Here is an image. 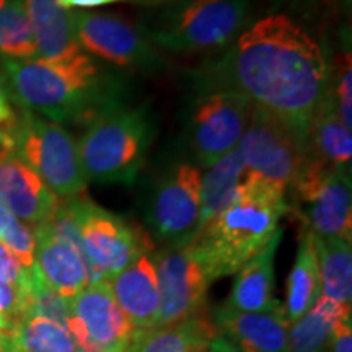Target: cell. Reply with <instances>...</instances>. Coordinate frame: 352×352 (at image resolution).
<instances>
[{
	"label": "cell",
	"mask_w": 352,
	"mask_h": 352,
	"mask_svg": "<svg viewBox=\"0 0 352 352\" xmlns=\"http://www.w3.org/2000/svg\"><path fill=\"white\" fill-rule=\"evenodd\" d=\"M253 104L228 90H208L197 100L189 120V145L202 168L232 152L252 116Z\"/></svg>",
	"instance_id": "12"
},
{
	"label": "cell",
	"mask_w": 352,
	"mask_h": 352,
	"mask_svg": "<svg viewBox=\"0 0 352 352\" xmlns=\"http://www.w3.org/2000/svg\"><path fill=\"white\" fill-rule=\"evenodd\" d=\"M283 230H277L261 253L236 272L230 296L223 305L236 311H266L280 305L274 298V258Z\"/></svg>",
	"instance_id": "20"
},
{
	"label": "cell",
	"mask_w": 352,
	"mask_h": 352,
	"mask_svg": "<svg viewBox=\"0 0 352 352\" xmlns=\"http://www.w3.org/2000/svg\"><path fill=\"white\" fill-rule=\"evenodd\" d=\"M0 147L21 158L57 199H70L85 191L88 182L78 144L64 126L20 109L2 131Z\"/></svg>",
	"instance_id": "5"
},
{
	"label": "cell",
	"mask_w": 352,
	"mask_h": 352,
	"mask_svg": "<svg viewBox=\"0 0 352 352\" xmlns=\"http://www.w3.org/2000/svg\"><path fill=\"white\" fill-rule=\"evenodd\" d=\"M209 315L217 334L240 351L289 352V321L283 305L250 314L220 305Z\"/></svg>",
	"instance_id": "15"
},
{
	"label": "cell",
	"mask_w": 352,
	"mask_h": 352,
	"mask_svg": "<svg viewBox=\"0 0 352 352\" xmlns=\"http://www.w3.org/2000/svg\"><path fill=\"white\" fill-rule=\"evenodd\" d=\"M311 235V233H310ZM318 264L321 296L351 305L352 303V248L351 240L340 236L311 235Z\"/></svg>",
	"instance_id": "23"
},
{
	"label": "cell",
	"mask_w": 352,
	"mask_h": 352,
	"mask_svg": "<svg viewBox=\"0 0 352 352\" xmlns=\"http://www.w3.org/2000/svg\"><path fill=\"white\" fill-rule=\"evenodd\" d=\"M215 327L209 311L191 318L151 329H138L126 352H188L202 338H212Z\"/></svg>",
	"instance_id": "26"
},
{
	"label": "cell",
	"mask_w": 352,
	"mask_h": 352,
	"mask_svg": "<svg viewBox=\"0 0 352 352\" xmlns=\"http://www.w3.org/2000/svg\"><path fill=\"white\" fill-rule=\"evenodd\" d=\"M72 315L103 352H126L138 329L114 300L108 280H94L70 300Z\"/></svg>",
	"instance_id": "14"
},
{
	"label": "cell",
	"mask_w": 352,
	"mask_h": 352,
	"mask_svg": "<svg viewBox=\"0 0 352 352\" xmlns=\"http://www.w3.org/2000/svg\"><path fill=\"white\" fill-rule=\"evenodd\" d=\"M8 2H10V0H0V8H3V7H6Z\"/></svg>",
	"instance_id": "41"
},
{
	"label": "cell",
	"mask_w": 352,
	"mask_h": 352,
	"mask_svg": "<svg viewBox=\"0 0 352 352\" xmlns=\"http://www.w3.org/2000/svg\"><path fill=\"white\" fill-rule=\"evenodd\" d=\"M152 144V124L144 109L113 108L87 126L78 152L87 182L131 184Z\"/></svg>",
	"instance_id": "4"
},
{
	"label": "cell",
	"mask_w": 352,
	"mask_h": 352,
	"mask_svg": "<svg viewBox=\"0 0 352 352\" xmlns=\"http://www.w3.org/2000/svg\"><path fill=\"white\" fill-rule=\"evenodd\" d=\"M34 263L39 272L52 289L72 300L90 284V266L72 245L52 235L44 223L34 228Z\"/></svg>",
	"instance_id": "18"
},
{
	"label": "cell",
	"mask_w": 352,
	"mask_h": 352,
	"mask_svg": "<svg viewBox=\"0 0 352 352\" xmlns=\"http://www.w3.org/2000/svg\"><path fill=\"white\" fill-rule=\"evenodd\" d=\"M327 352H352V320H342L336 327Z\"/></svg>",
	"instance_id": "35"
},
{
	"label": "cell",
	"mask_w": 352,
	"mask_h": 352,
	"mask_svg": "<svg viewBox=\"0 0 352 352\" xmlns=\"http://www.w3.org/2000/svg\"><path fill=\"white\" fill-rule=\"evenodd\" d=\"M77 226L94 280H108L135 258L152 253L147 232L132 226L121 215L100 208L85 195L72 197Z\"/></svg>",
	"instance_id": "8"
},
{
	"label": "cell",
	"mask_w": 352,
	"mask_h": 352,
	"mask_svg": "<svg viewBox=\"0 0 352 352\" xmlns=\"http://www.w3.org/2000/svg\"><path fill=\"white\" fill-rule=\"evenodd\" d=\"M208 352H243L239 347L233 346L230 341H227L226 338H222L220 334H215L212 340L208 344Z\"/></svg>",
	"instance_id": "37"
},
{
	"label": "cell",
	"mask_w": 352,
	"mask_h": 352,
	"mask_svg": "<svg viewBox=\"0 0 352 352\" xmlns=\"http://www.w3.org/2000/svg\"><path fill=\"white\" fill-rule=\"evenodd\" d=\"M307 157L333 166H351L352 135L338 116L333 96L324 94L307 129Z\"/></svg>",
	"instance_id": "21"
},
{
	"label": "cell",
	"mask_w": 352,
	"mask_h": 352,
	"mask_svg": "<svg viewBox=\"0 0 352 352\" xmlns=\"http://www.w3.org/2000/svg\"><path fill=\"white\" fill-rule=\"evenodd\" d=\"M285 201L284 191L245 178L232 204L209 220L188 245L210 284L236 274L266 248L287 212Z\"/></svg>",
	"instance_id": "3"
},
{
	"label": "cell",
	"mask_w": 352,
	"mask_h": 352,
	"mask_svg": "<svg viewBox=\"0 0 352 352\" xmlns=\"http://www.w3.org/2000/svg\"><path fill=\"white\" fill-rule=\"evenodd\" d=\"M201 171L176 165L155 184L145 208V222L165 246H188L201 230Z\"/></svg>",
	"instance_id": "10"
},
{
	"label": "cell",
	"mask_w": 352,
	"mask_h": 352,
	"mask_svg": "<svg viewBox=\"0 0 352 352\" xmlns=\"http://www.w3.org/2000/svg\"><path fill=\"white\" fill-rule=\"evenodd\" d=\"M0 88L20 109L60 126H88L124 104L118 78L87 52L65 63L0 57Z\"/></svg>",
	"instance_id": "2"
},
{
	"label": "cell",
	"mask_w": 352,
	"mask_h": 352,
	"mask_svg": "<svg viewBox=\"0 0 352 352\" xmlns=\"http://www.w3.org/2000/svg\"><path fill=\"white\" fill-rule=\"evenodd\" d=\"M57 6L64 10H87V8H96L111 6V3H142V6H165L170 0H56Z\"/></svg>",
	"instance_id": "34"
},
{
	"label": "cell",
	"mask_w": 352,
	"mask_h": 352,
	"mask_svg": "<svg viewBox=\"0 0 352 352\" xmlns=\"http://www.w3.org/2000/svg\"><path fill=\"white\" fill-rule=\"evenodd\" d=\"M246 178L239 145L201 178V228L232 204Z\"/></svg>",
	"instance_id": "24"
},
{
	"label": "cell",
	"mask_w": 352,
	"mask_h": 352,
	"mask_svg": "<svg viewBox=\"0 0 352 352\" xmlns=\"http://www.w3.org/2000/svg\"><path fill=\"white\" fill-rule=\"evenodd\" d=\"M57 197L43 179L10 148L0 147V204L28 223L44 222L57 206Z\"/></svg>",
	"instance_id": "16"
},
{
	"label": "cell",
	"mask_w": 352,
	"mask_h": 352,
	"mask_svg": "<svg viewBox=\"0 0 352 352\" xmlns=\"http://www.w3.org/2000/svg\"><path fill=\"white\" fill-rule=\"evenodd\" d=\"M214 336H215V334H214ZM210 340H212V338H202V340L196 341L195 344L189 347L188 352H208V344H209Z\"/></svg>",
	"instance_id": "38"
},
{
	"label": "cell",
	"mask_w": 352,
	"mask_h": 352,
	"mask_svg": "<svg viewBox=\"0 0 352 352\" xmlns=\"http://www.w3.org/2000/svg\"><path fill=\"white\" fill-rule=\"evenodd\" d=\"M12 329H13V324H10V323H8V321H6V320L0 318V331L12 333Z\"/></svg>",
	"instance_id": "40"
},
{
	"label": "cell",
	"mask_w": 352,
	"mask_h": 352,
	"mask_svg": "<svg viewBox=\"0 0 352 352\" xmlns=\"http://www.w3.org/2000/svg\"><path fill=\"white\" fill-rule=\"evenodd\" d=\"M70 315H72V307L70 300L60 296L47 284L38 266L30 271V287L23 298V318L26 316H39L67 329V323ZM21 318V320H23Z\"/></svg>",
	"instance_id": "29"
},
{
	"label": "cell",
	"mask_w": 352,
	"mask_h": 352,
	"mask_svg": "<svg viewBox=\"0 0 352 352\" xmlns=\"http://www.w3.org/2000/svg\"><path fill=\"white\" fill-rule=\"evenodd\" d=\"M206 77L208 90L235 91L307 139L329 70L310 34L289 16L270 15L243 30Z\"/></svg>",
	"instance_id": "1"
},
{
	"label": "cell",
	"mask_w": 352,
	"mask_h": 352,
	"mask_svg": "<svg viewBox=\"0 0 352 352\" xmlns=\"http://www.w3.org/2000/svg\"><path fill=\"white\" fill-rule=\"evenodd\" d=\"M74 32L82 51L122 69L153 70L164 57L145 30L118 15L87 10L72 12Z\"/></svg>",
	"instance_id": "11"
},
{
	"label": "cell",
	"mask_w": 352,
	"mask_h": 352,
	"mask_svg": "<svg viewBox=\"0 0 352 352\" xmlns=\"http://www.w3.org/2000/svg\"><path fill=\"white\" fill-rule=\"evenodd\" d=\"M333 76L334 80L331 77L328 78V94L333 96L338 116L352 129V69L349 52L342 56Z\"/></svg>",
	"instance_id": "31"
},
{
	"label": "cell",
	"mask_w": 352,
	"mask_h": 352,
	"mask_svg": "<svg viewBox=\"0 0 352 352\" xmlns=\"http://www.w3.org/2000/svg\"><path fill=\"white\" fill-rule=\"evenodd\" d=\"M320 296L321 283L314 245H311V235L308 232H300L296 263L287 277L285 303L283 305L289 324H292L305 311L310 310Z\"/></svg>",
	"instance_id": "25"
},
{
	"label": "cell",
	"mask_w": 352,
	"mask_h": 352,
	"mask_svg": "<svg viewBox=\"0 0 352 352\" xmlns=\"http://www.w3.org/2000/svg\"><path fill=\"white\" fill-rule=\"evenodd\" d=\"M0 318L15 327L16 321L23 318V298L12 285L0 279Z\"/></svg>",
	"instance_id": "33"
},
{
	"label": "cell",
	"mask_w": 352,
	"mask_h": 352,
	"mask_svg": "<svg viewBox=\"0 0 352 352\" xmlns=\"http://www.w3.org/2000/svg\"><path fill=\"white\" fill-rule=\"evenodd\" d=\"M8 352H77L67 329L39 316H26L16 321Z\"/></svg>",
	"instance_id": "27"
},
{
	"label": "cell",
	"mask_w": 352,
	"mask_h": 352,
	"mask_svg": "<svg viewBox=\"0 0 352 352\" xmlns=\"http://www.w3.org/2000/svg\"><path fill=\"white\" fill-rule=\"evenodd\" d=\"M152 258L160 294L157 327L204 314L210 283L188 246H164Z\"/></svg>",
	"instance_id": "13"
},
{
	"label": "cell",
	"mask_w": 352,
	"mask_h": 352,
	"mask_svg": "<svg viewBox=\"0 0 352 352\" xmlns=\"http://www.w3.org/2000/svg\"><path fill=\"white\" fill-rule=\"evenodd\" d=\"M145 30L158 47L195 54L232 44L243 33L252 0H170Z\"/></svg>",
	"instance_id": "6"
},
{
	"label": "cell",
	"mask_w": 352,
	"mask_h": 352,
	"mask_svg": "<svg viewBox=\"0 0 352 352\" xmlns=\"http://www.w3.org/2000/svg\"><path fill=\"white\" fill-rule=\"evenodd\" d=\"M344 2H346L347 7H351V0H344Z\"/></svg>",
	"instance_id": "42"
},
{
	"label": "cell",
	"mask_w": 352,
	"mask_h": 352,
	"mask_svg": "<svg viewBox=\"0 0 352 352\" xmlns=\"http://www.w3.org/2000/svg\"><path fill=\"white\" fill-rule=\"evenodd\" d=\"M287 189V212L290 210L300 222V232L351 240V166H333L305 155Z\"/></svg>",
	"instance_id": "7"
},
{
	"label": "cell",
	"mask_w": 352,
	"mask_h": 352,
	"mask_svg": "<svg viewBox=\"0 0 352 352\" xmlns=\"http://www.w3.org/2000/svg\"><path fill=\"white\" fill-rule=\"evenodd\" d=\"M352 318L351 305L320 296L310 310L289 324V352H327L336 327Z\"/></svg>",
	"instance_id": "22"
},
{
	"label": "cell",
	"mask_w": 352,
	"mask_h": 352,
	"mask_svg": "<svg viewBox=\"0 0 352 352\" xmlns=\"http://www.w3.org/2000/svg\"><path fill=\"white\" fill-rule=\"evenodd\" d=\"M32 25L36 57L46 63H65L83 54L76 38L72 12L57 6L56 0H25Z\"/></svg>",
	"instance_id": "19"
},
{
	"label": "cell",
	"mask_w": 352,
	"mask_h": 352,
	"mask_svg": "<svg viewBox=\"0 0 352 352\" xmlns=\"http://www.w3.org/2000/svg\"><path fill=\"white\" fill-rule=\"evenodd\" d=\"M109 289L132 327L151 329L158 323L160 294L152 253L140 254L124 270L108 279Z\"/></svg>",
	"instance_id": "17"
},
{
	"label": "cell",
	"mask_w": 352,
	"mask_h": 352,
	"mask_svg": "<svg viewBox=\"0 0 352 352\" xmlns=\"http://www.w3.org/2000/svg\"><path fill=\"white\" fill-rule=\"evenodd\" d=\"M0 57L10 59H34L32 25L26 15L25 0H10L0 8Z\"/></svg>",
	"instance_id": "28"
},
{
	"label": "cell",
	"mask_w": 352,
	"mask_h": 352,
	"mask_svg": "<svg viewBox=\"0 0 352 352\" xmlns=\"http://www.w3.org/2000/svg\"><path fill=\"white\" fill-rule=\"evenodd\" d=\"M0 241L12 250L26 271L34 267V230L0 204Z\"/></svg>",
	"instance_id": "30"
},
{
	"label": "cell",
	"mask_w": 352,
	"mask_h": 352,
	"mask_svg": "<svg viewBox=\"0 0 352 352\" xmlns=\"http://www.w3.org/2000/svg\"><path fill=\"white\" fill-rule=\"evenodd\" d=\"M13 118H15V111H13L10 100L7 98V95L0 88V138H2V131L7 126H10Z\"/></svg>",
	"instance_id": "36"
},
{
	"label": "cell",
	"mask_w": 352,
	"mask_h": 352,
	"mask_svg": "<svg viewBox=\"0 0 352 352\" xmlns=\"http://www.w3.org/2000/svg\"><path fill=\"white\" fill-rule=\"evenodd\" d=\"M12 344V336L10 333L0 331V352H8Z\"/></svg>",
	"instance_id": "39"
},
{
	"label": "cell",
	"mask_w": 352,
	"mask_h": 352,
	"mask_svg": "<svg viewBox=\"0 0 352 352\" xmlns=\"http://www.w3.org/2000/svg\"><path fill=\"white\" fill-rule=\"evenodd\" d=\"M246 178L284 191L305 160V138L270 113L254 108L239 142Z\"/></svg>",
	"instance_id": "9"
},
{
	"label": "cell",
	"mask_w": 352,
	"mask_h": 352,
	"mask_svg": "<svg viewBox=\"0 0 352 352\" xmlns=\"http://www.w3.org/2000/svg\"><path fill=\"white\" fill-rule=\"evenodd\" d=\"M0 279L19 290L21 298H25L30 287V271L25 270L20 259L2 241H0Z\"/></svg>",
	"instance_id": "32"
}]
</instances>
